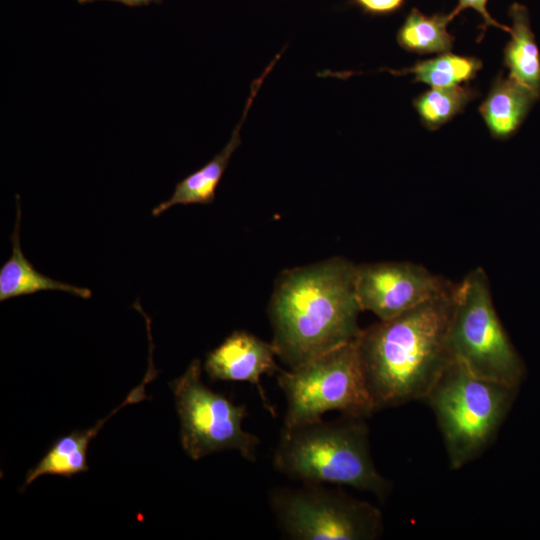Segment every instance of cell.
Here are the masks:
<instances>
[{
    "mask_svg": "<svg viewBox=\"0 0 540 540\" xmlns=\"http://www.w3.org/2000/svg\"><path fill=\"white\" fill-rule=\"evenodd\" d=\"M356 265L341 258L283 271L268 314L277 357L294 368L357 339L362 311L355 288Z\"/></svg>",
    "mask_w": 540,
    "mask_h": 540,
    "instance_id": "obj_1",
    "label": "cell"
},
{
    "mask_svg": "<svg viewBox=\"0 0 540 540\" xmlns=\"http://www.w3.org/2000/svg\"><path fill=\"white\" fill-rule=\"evenodd\" d=\"M454 291L362 330L358 346L376 411L425 400L453 361Z\"/></svg>",
    "mask_w": 540,
    "mask_h": 540,
    "instance_id": "obj_2",
    "label": "cell"
},
{
    "mask_svg": "<svg viewBox=\"0 0 540 540\" xmlns=\"http://www.w3.org/2000/svg\"><path fill=\"white\" fill-rule=\"evenodd\" d=\"M273 466L302 484L349 486L384 499L390 482L377 470L365 418H323L284 427L273 454Z\"/></svg>",
    "mask_w": 540,
    "mask_h": 540,
    "instance_id": "obj_3",
    "label": "cell"
},
{
    "mask_svg": "<svg viewBox=\"0 0 540 540\" xmlns=\"http://www.w3.org/2000/svg\"><path fill=\"white\" fill-rule=\"evenodd\" d=\"M517 389L480 378L453 359L425 399L435 415L452 469L476 459L494 440Z\"/></svg>",
    "mask_w": 540,
    "mask_h": 540,
    "instance_id": "obj_4",
    "label": "cell"
},
{
    "mask_svg": "<svg viewBox=\"0 0 540 540\" xmlns=\"http://www.w3.org/2000/svg\"><path fill=\"white\" fill-rule=\"evenodd\" d=\"M358 338L276 375L286 400L284 427L322 419L331 411L359 418L376 411Z\"/></svg>",
    "mask_w": 540,
    "mask_h": 540,
    "instance_id": "obj_5",
    "label": "cell"
},
{
    "mask_svg": "<svg viewBox=\"0 0 540 540\" xmlns=\"http://www.w3.org/2000/svg\"><path fill=\"white\" fill-rule=\"evenodd\" d=\"M449 342L453 358L474 375L516 388L522 382L523 362L497 316L480 267L455 286Z\"/></svg>",
    "mask_w": 540,
    "mask_h": 540,
    "instance_id": "obj_6",
    "label": "cell"
},
{
    "mask_svg": "<svg viewBox=\"0 0 540 540\" xmlns=\"http://www.w3.org/2000/svg\"><path fill=\"white\" fill-rule=\"evenodd\" d=\"M269 504L279 528L293 540H374L383 531L376 506L324 484L272 489Z\"/></svg>",
    "mask_w": 540,
    "mask_h": 540,
    "instance_id": "obj_7",
    "label": "cell"
},
{
    "mask_svg": "<svg viewBox=\"0 0 540 540\" xmlns=\"http://www.w3.org/2000/svg\"><path fill=\"white\" fill-rule=\"evenodd\" d=\"M202 364L193 359L185 372L170 382L180 421V442L192 460L234 450L255 462L260 439L242 428L244 404H235L202 381Z\"/></svg>",
    "mask_w": 540,
    "mask_h": 540,
    "instance_id": "obj_8",
    "label": "cell"
},
{
    "mask_svg": "<svg viewBox=\"0 0 540 540\" xmlns=\"http://www.w3.org/2000/svg\"><path fill=\"white\" fill-rule=\"evenodd\" d=\"M421 265L381 262L356 265L355 288L362 311L388 320L454 289Z\"/></svg>",
    "mask_w": 540,
    "mask_h": 540,
    "instance_id": "obj_9",
    "label": "cell"
},
{
    "mask_svg": "<svg viewBox=\"0 0 540 540\" xmlns=\"http://www.w3.org/2000/svg\"><path fill=\"white\" fill-rule=\"evenodd\" d=\"M276 357L272 342H266L247 331L236 330L207 353L203 370L211 381H241L254 385L264 406L274 414L260 380L265 374L277 375L281 371L275 362Z\"/></svg>",
    "mask_w": 540,
    "mask_h": 540,
    "instance_id": "obj_10",
    "label": "cell"
},
{
    "mask_svg": "<svg viewBox=\"0 0 540 540\" xmlns=\"http://www.w3.org/2000/svg\"><path fill=\"white\" fill-rule=\"evenodd\" d=\"M148 338L151 337L150 331ZM149 364L146 375L135 389H133L126 399L109 415L100 419L93 427L83 431H73L72 433L58 438L50 449L46 452L43 458L30 470H28L22 490H25L33 481L43 475H59L64 477H72L75 474L88 470L87 464V449L90 440H92L106 421L110 419L120 408L127 404L140 402L147 398L145 393V385L153 380L158 371L155 369L152 361L153 342L149 339Z\"/></svg>",
    "mask_w": 540,
    "mask_h": 540,
    "instance_id": "obj_11",
    "label": "cell"
},
{
    "mask_svg": "<svg viewBox=\"0 0 540 540\" xmlns=\"http://www.w3.org/2000/svg\"><path fill=\"white\" fill-rule=\"evenodd\" d=\"M281 55L282 53L279 52L265 68L263 73L252 82L243 114L225 146L204 166L179 181L175 185L170 198L156 205L152 209V216L157 217L175 205L210 204L214 201L217 186L233 153L241 144V128L247 118L249 109L265 77L272 70Z\"/></svg>",
    "mask_w": 540,
    "mask_h": 540,
    "instance_id": "obj_12",
    "label": "cell"
},
{
    "mask_svg": "<svg viewBox=\"0 0 540 540\" xmlns=\"http://www.w3.org/2000/svg\"><path fill=\"white\" fill-rule=\"evenodd\" d=\"M539 97L513 78L498 75L479 112L492 137L506 140L518 131Z\"/></svg>",
    "mask_w": 540,
    "mask_h": 540,
    "instance_id": "obj_13",
    "label": "cell"
},
{
    "mask_svg": "<svg viewBox=\"0 0 540 540\" xmlns=\"http://www.w3.org/2000/svg\"><path fill=\"white\" fill-rule=\"evenodd\" d=\"M16 209V220L11 235L12 254L0 268V301L31 295L42 290H59L84 299L90 298L92 292L88 288L77 287L43 275L26 259L20 246L21 206L19 195H16Z\"/></svg>",
    "mask_w": 540,
    "mask_h": 540,
    "instance_id": "obj_14",
    "label": "cell"
},
{
    "mask_svg": "<svg viewBox=\"0 0 540 540\" xmlns=\"http://www.w3.org/2000/svg\"><path fill=\"white\" fill-rule=\"evenodd\" d=\"M511 38L504 49L508 76L540 96V53L530 24L528 9L519 3L510 6Z\"/></svg>",
    "mask_w": 540,
    "mask_h": 540,
    "instance_id": "obj_15",
    "label": "cell"
},
{
    "mask_svg": "<svg viewBox=\"0 0 540 540\" xmlns=\"http://www.w3.org/2000/svg\"><path fill=\"white\" fill-rule=\"evenodd\" d=\"M449 14L427 16L412 8L398 29L396 39L401 48L417 54L451 52L455 37L448 32Z\"/></svg>",
    "mask_w": 540,
    "mask_h": 540,
    "instance_id": "obj_16",
    "label": "cell"
},
{
    "mask_svg": "<svg viewBox=\"0 0 540 540\" xmlns=\"http://www.w3.org/2000/svg\"><path fill=\"white\" fill-rule=\"evenodd\" d=\"M481 68L482 62L478 58L448 52L429 60L419 61L402 70L387 71L394 75L413 74V82H422L435 88L468 82L475 78Z\"/></svg>",
    "mask_w": 540,
    "mask_h": 540,
    "instance_id": "obj_17",
    "label": "cell"
},
{
    "mask_svg": "<svg viewBox=\"0 0 540 540\" xmlns=\"http://www.w3.org/2000/svg\"><path fill=\"white\" fill-rule=\"evenodd\" d=\"M478 96V91L468 84L431 88L413 100L414 108L422 124L435 131L462 113Z\"/></svg>",
    "mask_w": 540,
    "mask_h": 540,
    "instance_id": "obj_18",
    "label": "cell"
},
{
    "mask_svg": "<svg viewBox=\"0 0 540 540\" xmlns=\"http://www.w3.org/2000/svg\"><path fill=\"white\" fill-rule=\"evenodd\" d=\"M406 0H350L363 13L371 16H388L399 11Z\"/></svg>",
    "mask_w": 540,
    "mask_h": 540,
    "instance_id": "obj_19",
    "label": "cell"
},
{
    "mask_svg": "<svg viewBox=\"0 0 540 540\" xmlns=\"http://www.w3.org/2000/svg\"><path fill=\"white\" fill-rule=\"evenodd\" d=\"M487 3H488V0H458L457 6L449 15L451 19L453 20L454 17H456L461 11L467 8H472L481 15V18L483 20V24L481 26V29H482L481 37L484 36V32L486 31L488 26H495L497 28H500L510 33V30H511L510 27L498 23L496 20H494L490 16L486 8Z\"/></svg>",
    "mask_w": 540,
    "mask_h": 540,
    "instance_id": "obj_20",
    "label": "cell"
},
{
    "mask_svg": "<svg viewBox=\"0 0 540 540\" xmlns=\"http://www.w3.org/2000/svg\"><path fill=\"white\" fill-rule=\"evenodd\" d=\"M96 1H112V2L124 4L127 6H131V7H137V6L149 5L151 3L160 4L162 3L163 0H77V2L80 4H87V3H92Z\"/></svg>",
    "mask_w": 540,
    "mask_h": 540,
    "instance_id": "obj_21",
    "label": "cell"
}]
</instances>
